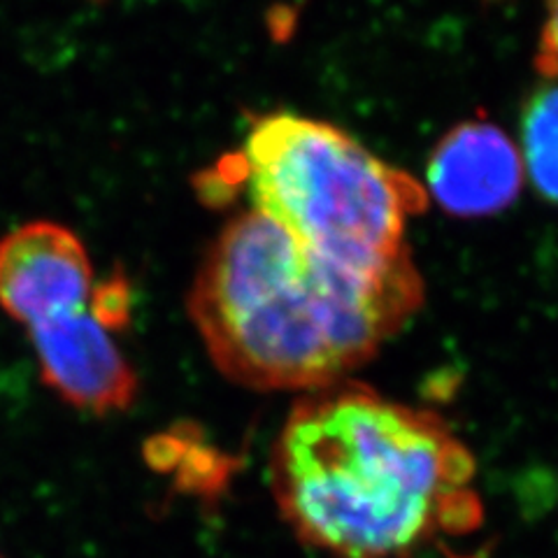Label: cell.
Here are the masks:
<instances>
[{
    "mask_svg": "<svg viewBox=\"0 0 558 558\" xmlns=\"http://www.w3.org/2000/svg\"><path fill=\"white\" fill-rule=\"evenodd\" d=\"M268 473L287 526L330 558H412L484 519L477 461L445 418L347 379L293 405Z\"/></svg>",
    "mask_w": 558,
    "mask_h": 558,
    "instance_id": "cell-1",
    "label": "cell"
},
{
    "mask_svg": "<svg viewBox=\"0 0 558 558\" xmlns=\"http://www.w3.org/2000/svg\"><path fill=\"white\" fill-rule=\"evenodd\" d=\"M424 301L412 256L359 272L247 209L223 226L189 291L217 371L256 391H322L368 363Z\"/></svg>",
    "mask_w": 558,
    "mask_h": 558,
    "instance_id": "cell-2",
    "label": "cell"
},
{
    "mask_svg": "<svg viewBox=\"0 0 558 558\" xmlns=\"http://www.w3.org/2000/svg\"><path fill=\"white\" fill-rule=\"evenodd\" d=\"M242 168L252 209L330 264L384 272L412 256L405 231L428 203L426 189L342 129L287 112L264 117L244 143Z\"/></svg>",
    "mask_w": 558,
    "mask_h": 558,
    "instance_id": "cell-3",
    "label": "cell"
},
{
    "mask_svg": "<svg viewBox=\"0 0 558 558\" xmlns=\"http://www.w3.org/2000/svg\"><path fill=\"white\" fill-rule=\"evenodd\" d=\"M96 275L82 240L31 221L0 240V307L24 328L94 307Z\"/></svg>",
    "mask_w": 558,
    "mask_h": 558,
    "instance_id": "cell-4",
    "label": "cell"
},
{
    "mask_svg": "<svg viewBox=\"0 0 558 558\" xmlns=\"http://www.w3.org/2000/svg\"><path fill=\"white\" fill-rule=\"evenodd\" d=\"M28 330L43 381L65 403L94 414L124 412L137 396V377L94 307L35 324Z\"/></svg>",
    "mask_w": 558,
    "mask_h": 558,
    "instance_id": "cell-5",
    "label": "cell"
},
{
    "mask_svg": "<svg viewBox=\"0 0 558 558\" xmlns=\"http://www.w3.org/2000/svg\"><path fill=\"white\" fill-rule=\"evenodd\" d=\"M523 178L521 151L512 137L486 121H468L435 145L426 196L457 217H488L517 201Z\"/></svg>",
    "mask_w": 558,
    "mask_h": 558,
    "instance_id": "cell-6",
    "label": "cell"
},
{
    "mask_svg": "<svg viewBox=\"0 0 558 558\" xmlns=\"http://www.w3.org/2000/svg\"><path fill=\"white\" fill-rule=\"evenodd\" d=\"M519 151L537 194L558 203V82L539 86L523 105Z\"/></svg>",
    "mask_w": 558,
    "mask_h": 558,
    "instance_id": "cell-7",
    "label": "cell"
},
{
    "mask_svg": "<svg viewBox=\"0 0 558 558\" xmlns=\"http://www.w3.org/2000/svg\"><path fill=\"white\" fill-rule=\"evenodd\" d=\"M537 68L549 82H558V0H547L545 24L539 31Z\"/></svg>",
    "mask_w": 558,
    "mask_h": 558,
    "instance_id": "cell-8",
    "label": "cell"
}]
</instances>
